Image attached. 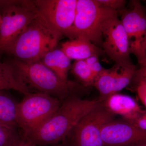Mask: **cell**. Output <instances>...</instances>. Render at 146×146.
I'll use <instances>...</instances> for the list:
<instances>
[{
	"label": "cell",
	"mask_w": 146,
	"mask_h": 146,
	"mask_svg": "<svg viewBox=\"0 0 146 146\" xmlns=\"http://www.w3.org/2000/svg\"><path fill=\"white\" fill-rule=\"evenodd\" d=\"M100 101L81 99L70 94L53 115L37 130L27 136L37 146L52 145L65 141L84 116Z\"/></svg>",
	"instance_id": "cell-1"
},
{
	"label": "cell",
	"mask_w": 146,
	"mask_h": 146,
	"mask_svg": "<svg viewBox=\"0 0 146 146\" xmlns=\"http://www.w3.org/2000/svg\"><path fill=\"white\" fill-rule=\"evenodd\" d=\"M41 61L62 81L66 83L70 82L68 80V74L72 67L71 60L60 49L50 51Z\"/></svg>",
	"instance_id": "cell-14"
},
{
	"label": "cell",
	"mask_w": 146,
	"mask_h": 146,
	"mask_svg": "<svg viewBox=\"0 0 146 146\" xmlns=\"http://www.w3.org/2000/svg\"><path fill=\"white\" fill-rule=\"evenodd\" d=\"M103 146H138L146 143V131L120 119L110 121L102 129Z\"/></svg>",
	"instance_id": "cell-11"
},
{
	"label": "cell",
	"mask_w": 146,
	"mask_h": 146,
	"mask_svg": "<svg viewBox=\"0 0 146 146\" xmlns=\"http://www.w3.org/2000/svg\"><path fill=\"white\" fill-rule=\"evenodd\" d=\"M102 102L110 112L129 122L136 119L146 111L133 98L119 93L112 94Z\"/></svg>",
	"instance_id": "cell-12"
},
{
	"label": "cell",
	"mask_w": 146,
	"mask_h": 146,
	"mask_svg": "<svg viewBox=\"0 0 146 146\" xmlns=\"http://www.w3.org/2000/svg\"><path fill=\"white\" fill-rule=\"evenodd\" d=\"M19 133L16 129L0 123V146H10L18 137Z\"/></svg>",
	"instance_id": "cell-18"
},
{
	"label": "cell",
	"mask_w": 146,
	"mask_h": 146,
	"mask_svg": "<svg viewBox=\"0 0 146 146\" xmlns=\"http://www.w3.org/2000/svg\"><path fill=\"white\" fill-rule=\"evenodd\" d=\"M141 44H142V47L143 48L144 51L146 53V33L144 35Z\"/></svg>",
	"instance_id": "cell-26"
},
{
	"label": "cell",
	"mask_w": 146,
	"mask_h": 146,
	"mask_svg": "<svg viewBox=\"0 0 146 146\" xmlns=\"http://www.w3.org/2000/svg\"><path fill=\"white\" fill-rule=\"evenodd\" d=\"M10 146H37L22 131Z\"/></svg>",
	"instance_id": "cell-22"
},
{
	"label": "cell",
	"mask_w": 146,
	"mask_h": 146,
	"mask_svg": "<svg viewBox=\"0 0 146 146\" xmlns=\"http://www.w3.org/2000/svg\"><path fill=\"white\" fill-rule=\"evenodd\" d=\"M2 16L1 14H0V25H1V21Z\"/></svg>",
	"instance_id": "cell-28"
},
{
	"label": "cell",
	"mask_w": 146,
	"mask_h": 146,
	"mask_svg": "<svg viewBox=\"0 0 146 146\" xmlns=\"http://www.w3.org/2000/svg\"><path fill=\"white\" fill-rule=\"evenodd\" d=\"M4 9L0 25V53L16 41L39 15L33 1H0Z\"/></svg>",
	"instance_id": "cell-6"
},
{
	"label": "cell",
	"mask_w": 146,
	"mask_h": 146,
	"mask_svg": "<svg viewBox=\"0 0 146 146\" xmlns=\"http://www.w3.org/2000/svg\"><path fill=\"white\" fill-rule=\"evenodd\" d=\"M18 103L16 121L18 127L27 136L37 130L56 112L61 102L49 95L29 93Z\"/></svg>",
	"instance_id": "cell-5"
},
{
	"label": "cell",
	"mask_w": 146,
	"mask_h": 146,
	"mask_svg": "<svg viewBox=\"0 0 146 146\" xmlns=\"http://www.w3.org/2000/svg\"><path fill=\"white\" fill-rule=\"evenodd\" d=\"M70 71L81 86L84 87L94 86L96 78L85 60H75L72 64Z\"/></svg>",
	"instance_id": "cell-17"
},
{
	"label": "cell",
	"mask_w": 146,
	"mask_h": 146,
	"mask_svg": "<svg viewBox=\"0 0 146 146\" xmlns=\"http://www.w3.org/2000/svg\"><path fill=\"white\" fill-rule=\"evenodd\" d=\"M5 90H15L24 95L31 93L17 78L11 64L0 62V91Z\"/></svg>",
	"instance_id": "cell-15"
},
{
	"label": "cell",
	"mask_w": 146,
	"mask_h": 146,
	"mask_svg": "<svg viewBox=\"0 0 146 146\" xmlns=\"http://www.w3.org/2000/svg\"><path fill=\"white\" fill-rule=\"evenodd\" d=\"M61 50L70 60H84L93 56H99L104 54L100 48L87 39L82 38L69 40L61 45Z\"/></svg>",
	"instance_id": "cell-13"
},
{
	"label": "cell",
	"mask_w": 146,
	"mask_h": 146,
	"mask_svg": "<svg viewBox=\"0 0 146 146\" xmlns=\"http://www.w3.org/2000/svg\"><path fill=\"white\" fill-rule=\"evenodd\" d=\"M102 47L115 64L132 63L130 58V41L118 16L110 19L102 29Z\"/></svg>",
	"instance_id": "cell-9"
},
{
	"label": "cell",
	"mask_w": 146,
	"mask_h": 146,
	"mask_svg": "<svg viewBox=\"0 0 146 146\" xmlns=\"http://www.w3.org/2000/svg\"><path fill=\"white\" fill-rule=\"evenodd\" d=\"M138 146H146V143H145L142 144V145H140Z\"/></svg>",
	"instance_id": "cell-27"
},
{
	"label": "cell",
	"mask_w": 146,
	"mask_h": 146,
	"mask_svg": "<svg viewBox=\"0 0 146 146\" xmlns=\"http://www.w3.org/2000/svg\"><path fill=\"white\" fill-rule=\"evenodd\" d=\"M131 83L132 84V89L134 91L138 86L146 87V63L140 65L139 69H136Z\"/></svg>",
	"instance_id": "cell-19"
},
{
	"label": "cell",
	"mask_w": 146,
	"mask_h": 146,
	"mask_svg": "<svg viewBox=\"0 0 146 146\" xmlns=\"http://www.w3.org/2000/svg\"><path fill=\"white\" fill-rule=\"evenodd\" d=\"M130 122L141 130L146 131V111L136 119Z\"/></svg>",
	"instance_id": "cell-23"
},
{
	"label": "cell",
	"mask_w": 146,
	"mask_h": 146,
	"mask_svg": "<svg viewBox=\"0 0 146 146\" xmlns=\"http://www.w3.org/2000/svg\"><path fill=\"white\" fill-rule=\"evenodd\" d=\"M138 98L146 108V87L143 86H138L135 89Z\"/></svg>",
	"instance_id": "cell-24"
},
{
	"label": "cell",
	"mask_w": 146,
	"mask_h": 146,
	"mask_svg": "<svg viewBox=\"0 0 146 146\" xmlns=\"http://www.w3.org/2000/svg\"><path fill=\"white\" fill-rule=\"evenodd\" d=\"M48 146H73L72 144L69 142L68 140H65V141L61 142V143H58L54 144V145H52Z\"/></svg>",
	"instance_id": "cell-25"
},
{
	"label": "cell",
	"mask_w": 146,
	"mask_h": 146,
	"mask_svg": "<svg viewBox=\"0 0 146 146\" xmlns=\"http://www.w3.org/2000/svg\"><path fill=\"white\" fill-rule=\"evenodd\" d=\"M18 103L0 91V123L9 127L16 129V108Z\"/></svg>",
	"instance_id": "cell-16"
},
{
	"label": "cell",
	"mask_w": 146,
	"mask_h": 146,
	"mask_svg": "<svg viewBox=\"0 0 146 146\" xmlns=\"http://www.w3.org/2000/svg\"><path fill=\"white\" fill-rule=\"evenodd\" d=\"M115 117L100 101L79 121L66 140L73 146H103L102 129Z\"/></svg>",
	"instance_id": "cell-7"
},
{
	"label": "cell",
	"mask_w": 146,
	"mask_h": 146,
	"mask_svg": "<svg viewBox=\"0 0 146 146\" xmlns=\"http://www.w3.org/2000/svg\"><path fill=\"white\" fill-rule=\"evenodd\" d=\"M39 13L51 26L70 39L77 0H35Z\"/></svg>",
	"instance_id": "cell-8"
},
{
	"label": "cell",
	"mask_w": 146,
	"mask_h": 146,
	"mask_svg": "<svg viewBox=\"0 0 146 146\" xmlns=\"http://www.w3.org/2000/svg\"><path fill=\"white\" fill-rule=\"evenodd\" d=\"M118 16L116 11L102 5L97 0H77L75 18L69 40L82 38L102 46L104 24Z\"/></svg>",
	"instance_id": "cell-4"
},
{
	"label": "cell",
	"mask_w": 146,
	"mask_h": 146,
	"mask_svg": "<svg viewBox=\"0 0 146 146\" xmlns=\"http://www.w3.org/2000/svg\"><path fill=\"white\" fill-rule=\"evenodd\" d=\"M99 58V56H93L84 60L96 78V79L104 69L100 63Z\"/></svg>",
	"instance_id": "cell-21"
},
{
	"label": "cell",
	"mask_w": 146,
	"mask_h": 146,
	"mask_svg": "<svg viewBox=\"0 0 146 146\" xmlns=\"http://www.w3.org/2000/svg\"><path fill=\"white\" fill-rule=\"evenodd\" d=\"M128 7L119 12L121 21L130 42L131 54L137 60L145 56L142 42L146 33V8L138 0L131 1Z\"/></svg>",
	"instance_id": "cell-10"
},
{
	"label": "cell",
	"mask_w": 146,
	"mask_h": 146,
	"mask_svg": "<svg viewBox=\"0 0 146 146\" xmlns=\"http://www.w3.org/2000/svg\"><path fill=\"white\" fill-rule=\"evenodd\" d=\"M62 35L55 30L39 13L4 52L24 62L41 60L54 49Z\"/></svg>",
	"instance_id": "cell-2"
},
{
	"label": "cell",
	"mask_w": 146,
	"mask_h": 146,
	"mask_svg": "<svg viewBox=\"0 0 146 146\" xmlns=\"http://www.w3.org/2000/svg\"><path fill=\"white\" fill-rule=\"evenodd\" d=\"M102 5L119 12L125 8L126 1L125 0H97Z\"/></svg>",
	"instance_id": "cell-20"
},
{
	"label": "cell",
	"mask_w": 146,
	"mask_h": 146,
	"mask_svg": "<svg viewBox=\"0 0 146 146\" xmlns=\"http://www.w3.org/2000/svg\"><path fill=\"white\" fill-rule=\"evenodd\" d=\"M11 65L17 78L30 90L49 95L61 102L68 98L74 84L60 80L41 60L27 62L16 59ZM31 91V90H30Z\"/></svg>",
	"instance_id": "cell-3"
}]
</instances>
